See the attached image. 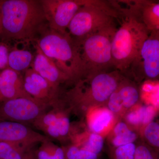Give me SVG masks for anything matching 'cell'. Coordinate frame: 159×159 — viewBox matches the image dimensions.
<instances>
[{"mask_svg":"<svg viewBox=\"0 0 159 159\" xmlns=\"http://www.w3.org/2000/svg\"><path fill=\"white\" fill-rule=\"evenodd\" d=\"M0 25L5 43H36L49 28L40 0L2 1Z\"/></svg>","mask_w":159,"mask_h":159,"instance_id":"6da1fadb","label":"cell"},{"mask_svg":"<svg viewBox=\"0 0 159 159\" xmlns=\"http://www.w3.org/2000/svg\"><path fill=\"white\" fill-rule=\"evenodd\" d=\"M124 76L115 70L84 77L62 94L61 99L71 113L84 119L89 109L106 106Z\"/></svg>","mask_w":159,"mask_h":159,"instance_id":"7a4b0ae2","label":"cell"},{"mask_svg":"<svg viewBox=\"0 0 159 159\" xmlns=\"http://www.w3.org/2000/svg\"><path fill=\"white\" fill-rule=\"evenodd\" d=\"M120 5V26L112 41L114 67L124 75L128 72L150 32L132 10Z\"/></svg>","mask_w":159,"mask_h":159,"instance_id":"3957f363","label":"cell"},{"mask_svg":"<svg viewBox=\"0 0 159 159\" xmlns=\"http://www.w3.org/2000/svg\"><path fill=\"white\" fill-rule=\"evenodd\" d=\"M45 55L54 63L74 85L83 77V70L78 46L69 34L47 29L36 42Z\"/></svg>","mask_w":159,"mask_h":159,"instance_id":"277c9868","label":"cell"},{"mask_svg":"<svg viewBox=\"0 0 159 159\" xmlns=\"http://www.w3.org/2000/svg\"><path fill=\"white\" fill-rule=\"evenodd\" d=\"M121 12L114 1L86 0L71 20L68 33L75 42L112 25Z\"/></svg>","mask_w":159,"mask_h":159,"instance_id":"5b68a950","label":"cell"},{"mask_svg":"<svg viewBox=\"0 0 159 159\" xmlns=\"http://www.w3.org/2000/svg\"><path fill=\"white\" fill-rule=\"evenodd\" d=\"M117 29L116 25H112L75 42L82 61L83 78L107 72L114 67L112 41Z\"/></svg>","mask_w":159,"mask_h":159,"instance_id":"8992f818","label":"cell"},{"mask_svg":"<svg viewBox=\"0 0 159 159\" xmlns=\"http://www.w3.org/2000/svg\"><path fill=\"white\" fill-rule=\"evenodd\" d=\"M128 72L137 83L159 79V31L149 33Z\"/></svg>","mask_w":159,"mask_h":159,"instance_id":"52a82bcc","label":"cell"},{"mask_svg":"<svg viewBox=\"0 0 159 159\" xmlns=\"http://www.w3.org/2000/svg\"><path fill=\"white\" fill-rule=\"evenodd\" d=\"M53 105L32 97H21L0 103V120L32 124Z\"/></svg>","mask_w":159,"mask_h":159,"instance_id":"ba28073f","label":"cell"},{"mask_svg":"<svg viewBox=\"0 0 159 159\" xmlns=\"http://www.w3.org/2000/svg\"><path fill=\"white\" fill-rule=\"evenodd\" d=\"M49 29L68 34L71 20L86 0H40Z\"/></svg>","mask_w":159,"mask_h":159,"instance_id":"9c48e42d","label":"cell"},{"mask_svg":"<svg viewBox=\"0 0 159 159\" xmlns=\"http://www.w3.org/2000/svg\"><path fill=\"white\" fill-rule=\"evenodd\" d=\"M140 100L138 83L124 76L111 95L106 106L120 120L127 111L139 104Z\"/></svg>","mask_w":159,"mask_h":159,"instance_id":"30bf717a","label":"cell"},{"mask_svg":"<svg viewBox=\"0 0 159 159\" xmlns=\"http://www.w3.org/2000/svg\"><path fill=\"white\" fill-rule=\"evenodd\" d=\"M49 140H51L28 125L0 120V142L20 145L29 150L33 148L35 144Z\"/></svg>","mask_w":159,"mask_h":159,"instance_id":"8fae6325","label":"cell"},{"mask_svg":"<svg viewBox=\"0 0 159 159\" xmlns=\"http://www.w3.org/2000/svg\"><path fill=\"white\" fill-rule=\"evenodd\" d=\"M24 87L32 98L51 103L54 106L59 101L61 93L55 90L39 74L30 68L25 72Z\"/></svg>","mask_w":159,"mask_h":159,"instance_id":"7c38bea8","label":"cell"},{"mask_svg":"<svg viewBox=\"0 0 159 159\" xmlns=\"http://www.w3.org/2000/svg\"><path fill=\"white\" fill-rule=\"evenodd\" d=\"M35 47L36 54L31 68L44 78L55 90L60 92L61 85L65 83H69L68 78L36 44Z\"/></svg>","mask_w":159,"mask_h":159,"instance_id":"4fadbf2b","label":"cell"},{"mask_svg":"<svg viewBox=\"0 0 159 159\" xmlns=\"http://www.w3.org/2000/svg\"><path fill=\"white\" fill-rule=\"evenodd\" d=\"M104 137L89 130L84 120L71 123L70 143L99 155L104 147Z\"/></svg>","mask_w":159,"mask_h":159,"instance_id":"5bb4252c","label":"cell"},{"mask_svg":"<svg viewBox=\"0 0 159 159\" xmlns=\"http://www.w3.org/2000/svg\"><path fill=\"white\" fill-rule=\"evenodd\" d=\"M84 120L89 130L104 138L119 120L106 106L89 109Z\"/></svg>","mask_w":159,"mask_h":159,"instance_id":"9a60e30c","label":"cell"},{"mask_svg":"<svg viewBox=\"0 0 159 159\" xmlns=\"http://www.w3.org/2000/svg\"><path fill=\"white\" fill-rule=\"evenodd\" d=\"M32 97L25 90L20 73L7 68L0 73V103L11 99Z\"/></svg>","mask_w":159,"mask_h":159,"instance_id":"2e32d148","label":"cell"},{"mask_svg":"<svg viewBox=\"0 0 159 159\" xmlns=\"http://www.w3.org/2000/svg\"><path fill=\"white\" fill-rule=\"evenodd\" d=\"M138 16L149 32L159 31V2L150 0L124 1Z\"/></svg>","mask_w":159,"mask_h":159,"instance_id":"e0dca14e","label":"cell"},{"mask_svg":"<svg viewBox=\"0 0 159 159\" xmlns=\"http://www.w3.org/2000/svg\"><path fill=\"white\" fill-rule=\"evenodd\" d=\"M71 113V111L63 104L56 121L53 125L43 130L46 136L59 141L64 145L68 142L70 143L71 123L70 116Z\"/></svg>","mask_w":159,"mask_h":159,"instance_id":"ac0fdd59","label":"cell"},{"mask_svg":"<svg viewBox=\"0 0 159 159\" xmlns=\"http://www.w3.org/2000/svg\"><path fill=\"white\" fill-rule=\"evenodd\" d=\"M140 134L131 128L122 119L118 121L107 136L109 148L130 143H136L140 138Z\"/></svg>","mask_w":159,"mask_h":159,"instance_id":"d6986e66","label":"cell"},{"mask_svg":"<svg viewBox=\"0 0 159 159\" xmlns=\"http://www.w3.org/2000/svg\"><path fill=\"white\" fill-rule=\"evenodd\" d=\"M34 57L28 50H13L9 53L8 68L19 73L25 72L32 65Z\"/></svg>","mask_w":159,"mask_h":159,"instance_id":"ffe728a7","label":"cell"},{"mask_svg":"<svg viewBox=\"0 0 159 159\" xmlns=\"http://www.w3.org/2000/svg\"><path fill=\"white\" fill-rule=\"evenodd\" d=\"M37 159H65L64 151L51 140L41 143L40 146L35 150Z\"/></svg>","mask_w":159,"mask_h":159,"instance_id":"44dd1931","label":"cell"},{"mask_svg":"<svg viewBox=\"0 0 159 159\" xmlns=\"http://www.w3.org/2000/svg\"><path fill=\"white\" fill-rule=\"evenodd\" d=\"M140 134L146 144L159 150V119L150 121L142 129Z\"/></svg>","mask_w":159,"mask_h":159,"instance_id":"7402d4cb","label":"cell"},{"mask_svg":"<svg viewBox=\"0 0 159 159\" xmlns=\"http://www.w3.org/2000/svg\"><path fill=\"white\" fill-rule=\"evenodd\" d=\"M29 150L20 145L0 142V159H22Z\"/></svg>","mask_w":159,"mask_h":159,"instance_id":"603a6c76","label":"cell"},{"mask_svg":"<svg viewBox=\"0 0 159 159\" xmlns=\"http://www.w3.org/2000/svg\"><path fill=\"white\" fill-rule=\"evenodd\" d=\"M65 159H99V155L69 143L62 146Z\"/></svg>","mask_w":159,"mask_h":159,"instance_id":"cb8c5ba5","label":"cell"},{"mask_svg":"<svg viewBox=\"0 0 159 159\" xmlns=\"http://www.w3.org/2000/svg\"><path fill=\"white\" fill-rule=\"evenodd\" d=\"M136 149V143L109 148L111 159H134Z\"/></svg>","mask_w":159,"mask_h":159,"instance_id":"d4e9b609","label":"cell"},{"mask_svg":"<svg viewBox=\"0 0 159 159\" xmlns=\"http://www.w3.org/2000/svg\"><path fill=\"white\" fill-rule=\"evenodd\" d=\"M136 144L134 159H158L159 150L146 144L141 137Z\"/></svg>","mask_w":159,"mask_h":159,"instance_id":"484cf974","label":"cell"},{"mask_svg":"<svg viewBox=\"0 0 159 159\" xmlns=\"http://www.w3.org/2000/svg\"><path fill=\"white\" fill-rule=\"evenodd\" d=\"M9 52L8 48L4 45H0V69L8 68Z\"/></svg>","mask_w":159,"mask_h":159,"instance_id":"4316f807","label":"cell"},{"mask_svg":"<svg viewBox=\"0 0 159 159\" xmlns=\"http://www.w3.org/2000/svg\"><path fill=\"white\" fill-rule=\"evenodd\" d=\"M22 159H37L34 148H32L27 151L24 155Z\"/></svg>","mask_w":159,"mask_h":159,"instance_id":"83f0119b","label":"cell"},{"mask_svg":"<svg viewBox=\"0 0 159 159\" xmlns=\"http://www.w3.org/2000/svg\"><path fill=\"white\" fill-rule=\"evenodd\" d=\"M158 159H159V152L158 156Z\"/></svg>","mask_w":159,"mask_h":159,"instance_id":"f1b7e54d","label":"cell"}]
</instances>
